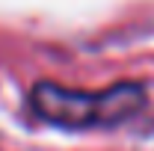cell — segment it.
<instances>
[{"label":"cell","instance_id":"cell-1","mask_svg":"<svg viewBox=\"0 0 154 151\" xmlns=\"http://www.w3.org/2000/svg\"><path fill=\"white\" fill-rule=\"evenodd\" d=\"M30 101H33V110L45 122L71 128V131L110 128L119 122H128L145 104L142 89L134 83H122L107 92H74V89H62L57 83H38Z\"/></svg>","mask_w":154,"mask_h":151}]
</instances>
